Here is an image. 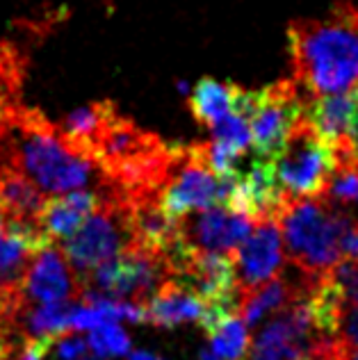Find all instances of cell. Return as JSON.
<instances>
[{
    "label": "cell",
    "mask_w": 358,
    "mask_h": 360,
    "mask_svg": "<svg viewBox=\"0 0 358 360\" xmlns=\"http://www.w3.org/2000/svg\"><path fill=\"white\" fill-rule=\"evenodd\" d=\"M352 112H354V96L350 91L319 96L304 112L306 121L315 128L317 135L333 148L335 167L352 162V146H350Z\"/></svg>",
    "instance_id": "obj_12"
},
{
    "label": "cell",
    "mask_w": 358,
    "mask_h": 360,
    "mask_svg": "<svg viewBox=\"0 0 358 360\" xmlns=\"http://www.w3.org/2000/svg\"><path fill=\"white\" fill-rule=\"evenodd\" d=\"M0 167L16 169L44 194L58 196L110 183L94 158L69 144L55 123L25 108L0 112Z\"/></svg>",
    "instance_id": "obj_1"
},
{
    "label": "cell",
    "mask_w": 358,
    "mask_h": 360,
    "mask_svg": "<svg viewBox=\"0 0 358 360\" xmlns=\"http://www.w3.org/2000/svg\"><path fill=\"white\" fill-rule=\"evenodd\" d=\"M210 132H212V139L235 148L238 153H249V150L253 148L249 121L242 119L240 115H235V112H231L229 117H224L219 123H215V126L210 128Z\"/></svg>",
    "instance_id": "obj_21"
},
{
    "label": "cell",
    "mask_w": 358,
    "mask_h": 360,
    "mask_svg": "<svg viewBox=\"0 0 358 360\" xmlns=\"http://www.w3.org/2000/svg\"><path fill=\"white\" fill-rule=\"evenodd\" d=\"M343 258L358 260V221H354L350 233H347L343 240Z\"/></svg>",
    "instance_id": "obj_27"
},
{
    "label": "cell",
    "mask_w": 358,
    "mask_h": 360,
    "mask_svg": "<svg viewBox=\"0 0 358 360\" xmlns=\"http://www.w3.org/2000/svg\"><path fill=\"white\" fill-rule=\"evenodd\" d=\"M0 201L9 219H39L46 194L12 167H0Z\"/></svg>",
    "instance_id": "obj_17"
},
{
    "label": "cell",
    "mask_w": 358,
    "mask_h": 360,
    "mask_svg": "<svg viewBox=\"0 0 358 360\" xmlns=\"http://www.w3.org/2000/svg\"><path fill=\"white\" fill-rule=\"evenodd\" d=\"M310 276L299 271V278H290L286 271L276 274L274 278L267 281L265 285L256 288L249 295L242 297V319L247 326H256L262 317L276 315L283 308H288L297 297L304 295V290L310 285Z\"/></svg>",
    "instance_id": "obj_15"
},
{
    "label": "cell",
    "mask_w": 358,
    "mask_h": 360,
    "mask_svg": "<svg viewBox=\"0 0 358 360\" xmlns=\"http://www.w3.org/2000/svg\"><path fill=\"white\" fill-rule=\"evenodd\" d=\"M238 274V288L249 295L283 271V238L276 219H260L231 255Z\"/></svg>",
    "instance_id": "obj_10"
},
{
    "label": "cell",
    "mask_w": 358,
    "mask_h": 360,
    "mask_svg": "<svg viewBox=\"0 0 358 360\" xmlns=\"http://www.w3.org/2000/svg\"><path fill=\"white\" fill-rule=\"evenodd\" d=\"M328 276L340 290V295L347 303H358V260L343 258L335 267L328 271Z\"/></svg>",
    "instance_id": "obj_22"
},
{
    "label": "cell",
    "mask_w": 358,
    "mask_h": 360,
    "mask_svg": "<svg viewBox=\"0 0 358 360\" xmlns=\"http://www.w3.org/2000/svg\"><path fill=\"white\" fill-rule=\"evenodd\" d=\"M310 103L313 101L299 89L295 80H279L260 89L258 110L249 121L253 153L267 160L276 158V153L286 144L290 130L304 117Z\"/></svg>",
    "instance_id": "obj_8"
},
{
    "label": "cell",
    "mask_w": 358,
    "mask_h": 360,
    "mask_svg": "<svg viewBox=\"0 0 358 360\" xmlns=\"http://www.w3.org/2000/svg\"><path fill=\"white\" fill-rule=\"evenodd\" d=\"M58 342V338H30L23 342V352L14 360H44V356L51 352V347Z\"/></svg>",
    "instance_id": "obj_24"
},
{
    "label": "cell",
    "mask_w": 358,
    "mask_h": 360,
    "mask_svg": "<svg viewBox=\"0 0 358 360\" xmlns=\"http://www.w3.org/2000/svg\"><path fill=\"white\" fill-rule=\"evenodd\" d=\"M256 219L233 212L224 205L192 212L178 219V235L187 249L233 255L235 249L249 238Z\"/></svg>",
    "instance_id": "obj_9"
},
{
    "label": "cell",
    "mask_w": 358,
    "mask_h": 360,
    "mask_svg": "<svg viewBox=\"0 0 358 360\" xmlns=\"http://www.w3.org/2000/svg\"><path fill=\"white\" fill-rule=\"evenodd\" d=\"M87 349H89V345L84 342L82 338L64 335V338H60V349H58V354H60L64 360H80V358L87 356Z\"/></svg>",
    "instance_id": "obj_25"
},
{
    "label": "cell",
    "mask_w": 358,
    "mask_h": 360,
    "mask_svg": "<svg viewBox=\"0 0 358 360\" xmlns=\"http://www.w3.org/2000/svg\"><path fill=\"white\" fill-rule=\"evenodd\" d=\"M21 290L30 303H64L82 297L80 281L75 278L64 253L55 246H49L30 260Z\"/></svg>",
    "instance_id": "obj_11"
},
{
    "label": "cell",
    "mask_w": 358,
    "mask_h": 360,
    "mask_svg": "<svg viewBox=\"0 0 358 360\" xmlns=\"http://www.w3.org/2000/svg\"><path fill=\"white\" fill-rule=\"evenodd\" d=\"M144 306L146 321L160 328H174L185 321H201L205 312V301L192 288L169 276Z\"/></svg>",
    "instance_id": "obj_14"
},
{
    "label": "cell",
    "mask_w": 358,
    "mask_h": 360,
    "mask_svg": "<svg viewBox=\"0 0 358 360\" xmlns=\"http://www.w3.org/2000/svg\"><path fill=\"white\" fill-rule=\"evenodd\" d=\"M288 51L299 89L310 101L358 84V7L338 3L326 18L292 21Z\"/></svg>",
    "instance_id": "obj_2"
},
{
    "label": "cell",
    "mask_w": 358,
    "mask_h": 360,
    "mask_svg": "<svg viewBox=\"0 0 358 360\" xmlns=\"http://www.w3.org/2000/svg\"><path fill=\"white\" fill-rule=\"evenodd\" d=\"M238 174L219 178L201 162L194 146L176 148L172 172L158 192V201L172 219H183L215 205L226 207L238 185Z\"/></svg>",
    "instance_id": "obj_6"
},
{
    "label": "cell",
    "mask_w": 358,
    "mask_h": 360,
    "mask_svg": "<svg viewBox=\"0 0 358 360\" xmlns=\"http://www.w3.org/2000/svg\"><path fill=\"white\" fill-rule=\"evenodd\" d=\"M101 205L94 210L71 238L64 240L62 253L73 269L75 278L84 285L94 269L117 258L130 246V226L126 198L115 187H108Z\"/></svg>",
    "instance_id": "obj_4"
},
{
    "label": "cell",
    "mask_w": 358,
    "mask_h": 360,
    "mask_svg": "<svg viewBox=\"0 0 358 360\" xmlns=\"http://www.w3.org/2000/svg\"><path fill=\"white\" fill-rule=\"evenodd\" d=\"M354 112H352V130H350V146H352V162L358 165V84L352 91Z\"/></svg>",
    "instance_id": "obj_26"
},
{
    "label": "cell",
    "mask_w": 358,
    "mask_h": 360,
    "mask_svg": "<svg viewBox=\"0 0 358 360\" xmlns=\"http://www.w3.org/2000/svg\"><path fill=\"white\" fill-rule=\"evenodd\" d=\"M87 345L96 356H124L130 352V338L126 335V330L119 326V321H106L98 328L89 330Z\"/></svg>",
    "instance_id": "obj_20"
},
{
    "label": "cell",
    "mask_w": 358,
    "mask_h": 360,
    "mask_svg": "<svg viewBox=\"0 0 358 360\" xmlns=\"http://www.w3.org/2000/svg\"><path fill=\"white\" fill-rule=\"evenodd\" d=\"M210 352L219 360H249L251 356V333L244 319L229 315L215 328L208 330Z\"/></svg>",
    "instance_id": "obj_19"
},
{
    "label": "cell",
    "mask_w": 358,
    "mask_h": 360,
    "mask_svg": "<svg viewBox=\"0 0 358 360\" xmlns=\"http://www.w3.org/2000/svg\"><path fill=\"white\" fill-rule=\"evenodd\" d=\"M101 201V189H75L69 194L46 198L39 212V224L53 242L67 240L87 221V217L96 210Z\"/></svg>",
    "instance_id": "obj_13"
},
{
    "label": "cell",
    "mask_w": 358,
    "mask_h": 360,
    "mask_svg": "<svg viewBox=\"0 0 358 360\" xmlns=\"http://www.w3.org/2000/svg\"><path fill=\"white\" fill-rule=\"evenodd\" d=\"M130 360H162V358H155L153 354H148V352H135L133 356H130Z\"/></svg>",
    "instance_id": "obj_29"
},
{
    "label": "cell",
    "mask_w": 358,
    "mask_h": 360,
    "mask_svg": "<svg viewBox=\"0 0 358 360\" xmlns=\"http://www.w3.org/2000/svg\"><path fill=\"white\" fill-rule=\"evenodd\" d=\"M276 221L290 262L297 271L317 278L343 258V240L356 219L324 196H310L288 201Z\"/></svg>",
    "instance_id": "obj_3"
},
{
    "label": "cell",
    "mask_w": 358,
    "mask_h": 360,
    "mask_svg": "<svg viewBox=\"0 0 358 360\" xmlns=\"http://www.w3.org/2000/svg\"><path fill=\"white\" fill-rule=\"evenodd\" d=\"M235 89H238V84H233V82L201 78L192 87L190 96H187V105H190L194 121H199L201 126L210 130L215 123H219L224 117H229L233 112Z\"/></svg>",
    "instance_id": "obj_18"
},
{
    "label": "cell",
    "mask_w": 358,
    "mask_h": 360,
    "mask_svg": "<svg viewBox=\"0 0 358 360\" xmlns=\"http://www.w3.org/2000/svg\"><path fill=\"white\" fill-rule=\"evenodd\" d=\"M176 89L181 91L183 96L187 98V96H190V94H192V84L187 82V80H178V82H176Z\"/></svg>",
    "instance_id": "obj_28"
},
{
    "label": "cell",
    "mask_w": 358,
    "mask_h": 360,
    "mask_svg": "<svg viewBox=\"0 0 358 360\" xmlns=\"http://www.w3.org/2000/svg\"><path fill=\"white\" fill-rule=\"evenodd\" d=\"M5 224H7V212H5L3 201H0V235L5 233Z\"/></svg>",
    "instance_id": "obj_30"
},
{
    "label": "cell",
    "mask_w": 358,
    "mask_h": 360,
    "mask_svg": "<svg viewBox=\"0 0 358 360\" xmlns=\"http://www.w3.org/2000/svg\"><path fill=\"white\" fill-rule=\"evenodd\" d=\"M80 360H106V358H101V356H84Z\"/></svg>",
    "instance_id": "obj_31"
},
{
    "label": "cell",
    "mask_w": 358,
    "mask_h": 360,
    "mask_svg": "<svg viewBox=\"0 0 358 360\" xmlns=\"http://www.w3.org/2000/svg\"><path fill=\"white\" fill-rule=\"evenodd\" d=\"M271 169L286 201L310 198L326 189L335 172V155L306 117H301L290 130L283 148L271 158Z\"/></svg>",
    "instance_id": "obj_5"
},
{
    "label": "cell",
    "mask_w": 358,
    "mask_h": 360,
    "mask_svg": "<svg viewBox=\"0 0 358 360\" xmlns=\"http://www.w3.org/2000/svg\"><path fill=\"white\" fill-rule=\"evenodd\" d=\"M117 115H119V110L115 108L112 101H96V103H89V105L71 110L69 115L60 123H55V126H58L62 137L67 139L69 144H73L75 148H80L82 153L89 155L91 146L96 144V139L101 137V132L108 128V123Z\"/></svg>",
    "instance_id": "obj_16"
},
{
    "label": "cell",
    "mask_w": 358,
    "mask_h": 360,
    "mask_svg": "<svg viewBox=\"0 0 358 360\" xmlns=\"http://www.w3.org/2000/svg\"><path fill=\"white\" fill-rule=\"evenodd\" d=\"M167 276L169 269L162 255L128 246L117 258L94 269L84 281L82 292L91 290L110 299L146 303L167 281Z\"/></svg>",
    "instance_id": "obj_7"
},
{
    "label": "cell",
    "mask_w": 358,
    "mask_h": 360,
    "mask_svg": "<svg viewBox=\"0 0 358 360\" xmlns=\"http://www.w3.org/2000/svg\"><path fill=\"white\" fill-rule=\"evenodd\" d=\"M335 342L347 349H358V303H345L343 306Z\"/></svg>",
    "instance_id": "obj_23"
}]
</instances>
